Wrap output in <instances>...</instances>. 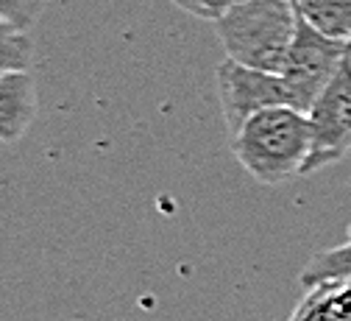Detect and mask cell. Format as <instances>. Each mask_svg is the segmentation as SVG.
Masks as SVG:
<instances>
[{
    "label": "cell",
    "instance_id": "cell-1",
    "mask_svg": "<svg viewBox=\"0 0 351 321\" xmlns=\"http://www.w3.org/2000/svg\"><path fill=\"white\" fill-rule=\"evenodd\" d=\"M232 151L259 185H282L301 176L310 159V118L293 107L262 109L232 134Z\"/></svg>",
    "mask_w": 351,
    "mask_h": 321
},
{
    "label": "cell",
    "instance_id": "cell-2",
    "mask_svg": "<svg viewBox=\"0 0 351 321\" xmlns=\"http://www.w3.org/2000/svg\"><path fill=\"white\" fill-rule=\"evenodd\" d=\"M295 25L293 0H243L215 23V31L229 59L254 70L282 73Z\"/></svg>",
    "mask_w": 351,
    "mask_h": 321
},
{
    "label": "cell",
    "instance_id": "cell-3",
    "mask_svg": "<svg viewBox=\"0 0 351 321\" xmlns=\"http://www.w3.org/2000/svg\"><path fill=\"white\" fill-rule=\"evenodd\" d=\"M351 54L348 39H335L313 28L304 17H298L295 36L282 67V76L293 93L295 109L310 112L313 101L321 96V89L335 78L346 56Z\"/></svg>",
    "mask_w": 351,
    "mask_h": 321
},
{
    "label": "cell",
    "instance_id": "cell-4",
    "mask_svg": "<svg viewBox=\"0 0 351 321\" xmlns=\"http://www.w3.org/2000/svg\"><path fill=\"white\" fill-rule=\"evenodd\" d=\"M306 118L313 129V151L301 176L337 162L351 148V54L313 101Z\"/></svg>",
    "mask_w": 351,
    "mask_h": 321
},
{
    "label": "cell",
    "instance_id": "cell-5",
    "mask_svg": "<svg viewBox=\"0 0 351 321\" xmlns=\"http://www.w3.org/2000/svg\"><path fill=\"white\" fill-rule=\"evenodd\" d=\"M217 96L226 129L234 134L251 115L271 109V107H293V93L282 73H265L245 67L226 56V62L217 65Z\"/></svg>",
    "mask_w": 351,
    "mask_h": 321
},
{
    "label": "cell",
    "instance_id": "cell-6",
    "mask_svg": "<svg viewBox=\"0 0 351 321\" xmlns=\"http://www.w3.org/2000/svg\"><path fill=\"white\" fill-rule=\"evenodd\" d=\"M39 109L36 84L28 70L0 76V143H17L31 129Z\"/></svg>",
    "mask_w": 351,
    "mask_h": 321
},
{
    "label": "cell",
    "instance_id": "cell-7",
    "mask_svg": "<svg viewBox=\"0 0 351 321\" xmlns=\"http://www.w3.org/2000/svg\"><path fill=\"white\" fill-rule=\"evenodd\" d=\"M287 321H351V280H329L306 288Z\"/></svg>",
    "mask_w": 351,
    "mask_h": 321
},
{
    "label": "cell",
    "instance_id": "cell-8",
    "mask_svg": "<svg viewBox=\"0 0 351 321\" xmlns=\"http://www.w3.org/2000/svg\"><path fill=\"white\" fill-rule=\"evenodd\" d=\"M298 17L335 39H351V0H293Z\"/></svg>",
    "mask_w": 351,
    "mask_h": 321
},
{
    "label": "cell",
    "instance_id": "cell-9",
    "mask_svg": "<svg viewBox=\"0 0 351 321\" xmlns=\"http://www.w3.org/2000/svg\"><path fill=\"white\" fill-rule=\"evenodd\" d=\"M298 280L306 288H313L318 283H329V280H351V243H343V246L315 254L304 265Z\"/></svg>",
    "mask_w": 351,
    "mask_h": 321
},
{
    "label": "cell",
    "instance_id": "cell-10",
    "mask_svg": "<svg viewBox=\"0 0 351 321\" xmlns=\"http://www.w3.org/2000/svg\"><path fill=\"white\" fill-rule=\"evenodd\" d=\"M34 59V39L28 31L0 20V76L12 70H28Z\"/></svg>",
    "mask_w": 351,
    "mask_h": 321
},
{
    "label": "cell",
    "instance_id": "cell-11",
    "mask_svg": "<svg viewBox=\"0 0 351 321\" xmlns=\"http://www.w3.org/2000/svg\"><path fill=\"white\" fill-rule=\"evenodd\" d=\"M45 3L48 0H0V20L28 31L39 20Z\"/></svg>",
    "mask_w": 351,
    "mask_h": 321
},
{
    "label": "cell",
    "instance_id": "cell-12",
    "mask_svg": "<svg viewBox=\"0 0 351 321\" xmlns=\"http://www.w3.org/2000/svg\"><path fill=\"white\" fill-rule=\"evenodd\" d=\"M237 3H243V0H173L176 9H182V12H187L198 20H209V23H217Z\"/></svg>",
    "mask_w": 351,
    "mask_h": 321
},
{
    "label": "cell",
    "instance_id": "cell-13",
    "mask_svg": "<svg viewBox=\"0 0 351 321\" xmlns=\"http://www.w3.org/2000/svg\"><path fill=\"white\" fill-rule=\"evenodd\" d=\"M348 241H351V226H348Z\"/></svg>",
    "mask_w": 351,
    "mask_h": 321
},
{
    "label": "cell",
    "instance_id": "cell-14",
    "mask_svg": "<svg viewBox=\"0 0 351 321\" xmlns=\"http://www.w3.org/2000/svg\"><path fill=\"white\" fill-rule=\"evenodd\" d=\"M348 42H351V39H348Z\"/></svg>",
    "mask_w": 351,
    "mask_h": 321
}]
</instances>
